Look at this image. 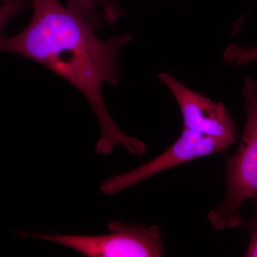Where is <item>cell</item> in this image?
<instances>
[{"instance_id":"cell-6","label":"cell","mask_w":257,"mask_h":257,"mask_svg":"<svg viewBox=\"0 0 257 257\" xmlns=\"http://www.w3.org/2000/svg\"><path fill=\"white\" fill-rule=\"evenodd\" d=\"M67 8L82 15L94 30L102 26L104 17L97 12L96 0H67Z\"/></svg>"},{"instance_id":"cell-4","label":"cell","mask_w":257,"mask_h":257,"mask_svg":"<svg viewBox=\"0 0 257 257\" xmlns=\"http://www.w3.org/2000/svg\"><path fill=\"white\" fill-rule=\"evenodd\" d=\"M232 145L228 140L183 128L179 138L168 150L138 168L106 179L101 184V192L107 196L116 194L169 169L223 152Z\"/></svg>"},{"instance_id":"cell-11","label":"cell","mask_w":257,"mask_h":257,"mask_svg":"<svg viewBox=\"0 0 257 257\" xmlns=\"http://www.w3.org/2000/svg\"><path fill=\"white\" fill-rule=\"evenodd\" d=\"M3 4H8V3H13V2L16 1V0H2Z\"/></svg>"},{"instance_id":"cell-8","label":"cell","mask_w":257,"mask_h":257,"mask_svg":"<svg viewBox=\"0 0 257 257\" xmlns=\"http://www.w3.org/2000/svg\"><path fill=\"white\" fill-rule=\"evenodd\" d=\"M25 7L23 0H16L0 6V36L3 35V30L10 19L23 13Z\"/></svg>"},{"instance_id":"cell-9","label":"cell","mask_w":257,"mask_h":257,"mask_svg":"<svg viewBox=\"0 0 257 257\" xmlns=\"http://www.w3.org/2000/svg\"><path fill=\"white\" fill-rule=\"evenodd\" d=\"M98 7H101L104 11L106 21L111 25L116 23L121 15L124 13L116 0H96Z\"/></svg>"},{"instance_id":"cell-7","label":"cell","mask_w":257,"mask_h":257,"mask_svg":"<svg viewBox=\"0 0 257 257\" xmlns=\"http://www.w3.org/2000/svg\"><path fill=\"white\" fill-rule=\"evenodd\" d=\"M223 60L226 63L241 66L257 61V47L246 48L231 44L225 49Z\"/></svg>"},{"instance_id":"cell-1","label":"cell","mask_w":257,"mask_h":257,"mask_svg":"<svg viewBox=\"0 0 257 257\" xmlns=\"http://www.w3.org/2000/svg\"><path fill=\"white\" fill-rule=\"evenodd\" d=\"M33 16L20 33L0 36V52L28 57L63 77L82 93L100 124L101 138L96 153L109 155L116 145L142 155L145 143L127 136L115 124L103 96L104 83L118 87V57L132 41L130 34L103 40L82 15L64 8L59 0H33Z\"/></svg>"},{"instance_id":"cell-12","label":"cell","mask_w":257,"mask_h":257,"mask_svg":"<svg viewBox=\"0 0 257 257\" xmlns=\"http://www.w3.org/2000/svg\"><path fill=\"white\" fill-rule=\"evenodd\" d=\"M253 202H254V204H256V206L257 207V199H254V200H253Z\"/></svg>"},{"instance_id":"cell-3","label":"cell","mask_w":257,"mask_h":257,"mask_svg":"<svg viewBox=\"0 0 257 257\" xmlns=\"http://www.w3.org/2000/svg\"><path fill=\"white\" fill-rule=\"evenodd\" d=\"M109 234L100 236L26 234L35 239L60 243L89 257H160L165 243L160 226L128 225L119 221L108 225Z\"/></svg>"},{"instance_id":"cell-5","label":"cell","mask_w":257,"mask_h":257,"mask_svg":"<svg viewBox=\"0 0 257 257\" xmlns=\"http://www.w3.org/2000/svg\"><path fill=\"white\" fill-rule=\"evenodd\" d=\"M160 82L167 87L178 103L183 119V128L207 136L228 140L234 144L237 130L232 116L223 102H214L194 92L175 76L161 73Z\"/></svg>"},{"instance_id":"cell-2","label":"cell","mask_w":257,"mask_h":257,"mask_svg":"<svg viewBox=\"0 0 257 257\" xmlns=\"http://www.w3.org/2000/svg\"><path fill=\"white\" fill-rule=\"evenodd\" d=\"M246 122L241 143L227 164V190L223 202L208 218L216 230L235 228L243 223L240 207L257 199V82L248 77L242 87Z\"/></svg>"},{"instance_id":"cell-10","label":"cell","mask_w":257,"mask_h":257,"mask_svg":"<svg viewBox=\"0 0 257 257\" xmlns=\"http://www.w3.org/2000/svg\"><path fill=\"white\" fill-rule=\"evenodd\" d=\"M250 234V242L245 256L257 257V211L251 219L244 223Z\"/></svg>"}]
</instances>
